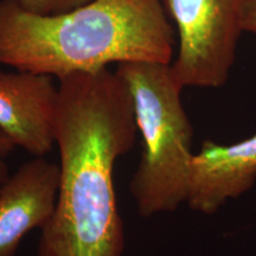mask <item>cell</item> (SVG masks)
I'll return each mask as SVG.
<instances>
[{
	"label": "cell",
	"instance_id": "cell-8",
	"mask_svg": "<svg viewBox=\"0 0 256 256\" xmlns=\"http://www.w3.org/2000/svg\"><path fill=\"white\" fill-rule=\"evenodd\" d=\"M24 10L36 14H58L68 12L92 0H17Z\"/></svg>",
	"mask_w": 256,
	"mask_h": 256
},
{
	"label": "cell",
	"instance_id": "cell-7",
	"mask_svg": "<svg viewBox=\"0 0 256 256\" xmlns=\"http://www.w3.org/2000/svg\"><path fill=\"white\" fill-rule=\"evenodd\" d=\"M256 182V133L229 145L204 140L191 159L186 204L214 215L230 200L247 194Z\"/></svg>",
	"mask_w": 256,
	"mask_h": 256
},
{
	"label": "cell",
	"instance_id": "cell-11",
	"mask_svg": "<svg viewBox=\"0 0 256 256\" xmlns=\"http://www.w3.org/2000/svg\"><path fill=\"white\" fill-rule=\"evenodd\" d=\"M8 176H10L8 166L5 162L4 158H0V186L4 184V182L8 178Z\"/></svg>",
	"mask_w": 256,
	"mask_h": 256
},
{
	"label": "cell",
	"instance_id": "cell-10",
	"mask_svg": "<svg viewBox=\"0 0 256 256\" xmlns=\"http://www.w3.org/2000/svg\"><path fill=\"white\" fill-rule=\"evenodd\" d=\"M14 142L10 139V136L4 130L0 128V158H5L8 154H11L16 148Z\"/></svg>",
	"mask_w": 256,
	"mask_h": 256
},
{
	"label": "cell",
	"instance_id": "cell-3",
	"mask_svg": "<svg viewBox=\"0 0 256 256\" xmlns=\"http://www.w3.org/2000/svg\"><path fill=\"white\" fill-rule=\"evenodd\" d=\"M132 96L142 152L130 183L138 214L152 217L186 204L194 128L171 64L133 62L115 69Z\"/></svg>",
	"mask_w": 256,
	"mask_h": 256
},
{
	"label": "cell",
	"instance_id": "cell-4",
	"mask_svg": "<svg viewBox=\"0 0 256 256\" xmlns=\"http://www.w3.org/2000/svg\"><path fill=\"white\" fill-rule=\"evenodd\" d=\"M246 0H165L178 32L171 63L183 88H220L236 60Z\"/></svg>",
	"mask_w": 256,
	"mask_h": 256
},
{
	"label": "cell",
	"instance_id": "cell-1",
	"mask_svg": "<svg viewBox=\"0 0 256 256\" xmlns=\"http://www.w3.org/2000/svg\"><path fill=\"white\" fill-rule=\"evenodd\" d=\"M136 132L132 96L115 70L58 80L60 188L52 216L40 229L36 256L124 255L114 168L136 145Z\"/></svg>",
	"mask_w": 256,
	"mask_h": 256
},
{
	"label": "cell",
	"instance_id": "cell-9",
	"mask_svg": "<svg viewBox=\"0 0 256 256\" xmlns=\"http://www.w3.org/2000/svg\"><path fill=\"white\" fill-rule=\"evenodd\" d=\"M243 31L256 34V0H246L242 17Z\"/></svg>",
	"mask_w": 256,
	"mask_h": 256
},
{
	"label": "cell",
	"instance_id": "cell-6",
	"mask_svg": "<svg viewBox=\"0 0 256 256\" xmlns=\"http://www.w3.org/2000/svg\"><path fill=\"white\" fill-rule=\"evenodd\" d=\"M60 178V164L34 156L0 186V256H14L28 232L49 222Z\"/></svg>",
	"mask_w": 256,
	"mask_h": 256
},
{
	"label": "cell",
	"instance_id": "cell-2",
	"mask_svg": "<svg viewBox=\"0 0 256 256\" xmlns=\"http://www.w3.org/2000/svg\"><path fill=\"white\" fill-rule=\"evenodd\" d=\"M174 44L162 0H92L49 16L0 2V64L57 81L110 64H171Z\"/></svg>",
	"mask_w": 256,
	"mask_h": 256
},
{
	"label": "cell",
	"instance_id": "cell-5",
	"mask_svg": "<svg viewBox=\"0 0 256 256\" xmlns=\"http://www.w3.org/2000/svg\"><path fill=\"white\" fill-rule=\"evenodd\" d=\"M57 98L51 76L0 70V128L17 147L46 156L56 146Z\"/></svg>",
	"mask_w": 256,
	"mask_h": 256
}]
</instances>
